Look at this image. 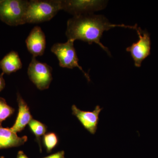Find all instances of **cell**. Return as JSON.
Returning a JSON list of instances; mask_svg holds the SVG:
<instances>
[{
    "instance_id": "cell-1",
    "label": "cell",
    "mask_w": 158,
    "mask_h": 158,
    "mask_svg": "<svg viewBox=\"0 0 158 158\" xmlns=\"http://www.w3.org/2000/svg\"><path fill=\"white\" fill-rule=\"evenodd\" d=\"M119 27L136 30L138 25L127 26L124 24L111 23L107 19L102 15L93 13L73 16L68 20L67 23L66 34L68 40H81L92 44L93 43L99 46L109 56L110 50L101 42L104 32L113 28Z\"/></svg>"
},
{
    "instance_id": "cell-2",
    "label": "cell",
    "mask_w": 158,
    "mask_h": 158,
    "mask_svg": "<svg viewBox=\"0 0 158 158\" xmlns=\"http://www.w3.org/2000/svg\"><path fill=\"white\" fill-rule=\"evenodd\" d=\"M61 9V0L29 1L26 23H40L50 20Z\"/></svg>"
},
{
    "instance_id": "cell-3",
    "label": "cell",
    "mask_w": 158,
    "mask_h": 158,
    "mask_svg": "<svg viewBox=\"0 0 158 158\" xmlns=\"http://www.w3.org/2000/svg\"><path fill=\"white\" fill-rule=\"evenodd\" d=\"M28 3L24 0H0V20L10 26L24 24Z\"/></svg>"
},
{
    "instance_id": "cell-4",
    "label": "cell",
    "mask_w": 158,
    "mask_h": 158,
    "mask_svg": "<svg viewBox=\"0 0 158 158\" xmlns=\"http://www.w3.org/2000/svg\"><path fill=\"white\" fill-rule=\"evenodd\" d=\"M74 42L73 40H68L64 43L55 44L52 46L51 51L56 56L60 67L71 69L77 67L81 71L88 81H90L89 75L79 64V59L74 46Z\"/></svg>"
},
{
    "instance_id": "cell-5",
    "label": "cell",
    "mask_w": 158,
    "mask_h": 158,
    "mask_svg": "<svg viewBox=\"0 0 158 158\" xmlns=\"http://www.w3.org/2000/svg\"><path fill=\"white\" fill-rule=\"evenodd\" d=\"M52 67L47 63L38 61L32 57L28 68L29 78L40 90L48 89L52 80Z\"/></svg>"
},
{
    "instance_id": "cell-6",
    "label": "cell",
    "mask_w": 158,
    "mask_h": 158,
    "mask_svg": "<svg viewBox=\"0 0 158 158\" xmlns=\"http://www.w3.org/2000/svg\"><path fill=\"white\" fill-rule=\"evenodd\" d=\"M106 3V1L98 0H63L61 1V9L76 16L102 10Z\"/></svg>"
},
{
    "instance_id": "cell-7",
    "label": "cell",
    "mask_w": 158,
    "mask_h": 158,
    "mask_svg": "<svg viewBox=\"0 0 158 158\" xmlns=\"http://www.w3.org/2000/svg\"><path fill=\"white\" fill-rule=\"evenodd\" d=\"M136 31L139 37V40L127 47L126 51L131 53L135 66L140 67L143 60L150 54L151 40L149 34L147 31H143L138 27Z\"/></svg>"
},
{
    "instance_id": "cell-8",
    "label": "cell",
    "mask_w": 158,
    "mask_h": 158,
    "mask_svg": "<svg viewBox=\"0 0 158 158\" xmlns=\"http://www.w3.org/2000/svg\"><path fill=\"white\" fill-rule=\"evenodd\" d=\"M102 109L99 106H97L93 111L90 112L80 110L74 105L72 106L73 115L78 118L85 129L92 135L95 134L97 130L99 115Z\"/></svg>"
},
{
    "instance_id": "cell-9",
    "label": "cell",
    "mask_w": 158,
    "mask_h": 158,
    "mask_svg": "<svg viewBox=\"0 0 158 158\" xmlns=\"http://www.w3.org/2000/svg\"><path fill=\"white\" fill-rule=\"evenodd\" d=\"M26 46L33 57L42 56L46 48V37L39 26L34 27L26 40Z\"/></svg>"
},
{
    "instance_id": "cell-10",
    "label": "cell",
    "mask_w": 158,
    "mask_h": 158,
    "mask_svg": "<svg viewBox=\"0 0 158 158\" xmlns=\"http://www.w3.org/2000/svg\"><path fill=\"white\" fill-rule=\"evenodd\" d=\"M17 101L19 106L18 114L15 123L10 128L12 131L16 134L24 129L27 125L29 124L33 119L28 106L19 93L17 94Z\"/></svg>"
},
{
    "instance_id": "cell-11",
    "label": "cell",
    "mask_w": 158,
    "mask_h": 158,
    "mask_svg": "<svg viewBox=\"0 0 158 158\" xmlns=\"http://www.w3.org/2000/svg\"><path fill=\"white\" fill-rule=\"evenodd\" d=\"M26 136L19 137L9 128L0 125V149L21 146L27 141Z\"/></svg>"
},
{
    "instance_id": "cell-12",
    "label": "cell",
    "mask_w": 158,
    "mask_h": 158,
    "mask_svg": "<svg viewBox=\"0 0 158 158\" xmlns=\"http://www.w3.org/2000/svg\"><path fill=\"white\" fill-rule=\"evenodd\" d=\"M22 67V62L19 56L14 51L7 54L0 61V68L3 74H10L21 69Z\"/></svg>"
},
{
    "instance_id": "cell-13",
    "label": "cell",
    "mask_w": 158,
    "mask_h": 158,
    "mask_svg": "<svg viewBox=\"0 0 158 158\" xmlns=\"http://www.w3.org/2000/svg\"><path fill=\"white\" fill-rule=\"evenodd\" d=\"M29 126L31 131L34 133V135L36 136V139L38 141L39 147L41 150L40 139L42 136L45 135L47 131V127L45 125L43 124L40 122L33 118L29 123Z\"/></svg>"
},
{
    "instance_id": "cell-14",
    "label": "cell",
    "mask_w": 158,
    "mask_h": 158,
    "mask_svg": "<svg viewBox=\"0 0 158 158\" xmlns=\"http://www.w3.org/2000/svg\"><path fill=\"white\" fill-rule=\"evenodd\" d=\"M15 109L6 102V100L0 97V125L14 113Z\"/></svg>"
},
{
    "instance_id": "cell-15",
    "label": "cell",
    "mask_w": 158,
    "mask_h": 158,
    "mask_svg": "<svg viewBox=\"0 0 158 158\" xmlns=\"http://www.w3.org/2000/svg\"><path fill=\"white\" fill-rule=\"evenodd\" d=\"M43 142L47 152L48 153L51 152L52 150L55 148L58 144V137L55 133H48L44 136Z\"/></svg>"
},
{
    "instance_id": "cell-16",
    "label": "cell",
    "mask_w": 158,
    "mask_h": 158,
    "mask_svg": "<svg viewBox=\"0 0 158 158\" xmlns=\"http://www.w3.org/2000/svg\"><path fill=\"white\" fill-rule=\"evenodd\" d=\"M42 158H65V152L64 151H61Z\"/></svg>"
},
{
    "instance_id": "cell-17",
    "label": "cell",
    "mask_w": 158,
    "mask_h": 158,
    "mask_svg": "<svg viewBox=\"0 0 158 158\" xmlns=\"http://www.w3.org/2000/svg\"><path fill=\"white\" fill-rule=\"evenodd\" d=\"M3 75L4 74L3 73L0 74V92L4 89L6 86V82L3 78Z\"/></svg>"
},
{
    "instance_id": "cell-18",
    "label": "cell",
    "mask_w": 158,
    "mask_h": 158,
    "mask_svg": "<svg viewBox=\"0 0 158 158\" xmlns=\"http://www.w3.org/2000/svg\"><path fill=\"white\" fill-rule=\"evenodd\" d=\"M16 158H29L23 151H20L17 154Z\"/></svg>"
},
{
    "instance_id": "cell-19",
    "label": "cell",
    "mask_w": 158,
    "mask_h": 158,
    "mask_svg": "<svg viewBox=\"0 0 158 158\" xmlns=\"http://www.w3.org/2000/svg\"><path fill=\"white\" fill-rule=\"evenodd\" d=\"M0 158H5V157H4V156H1Z\"/></svg>"
}]
</instances>
